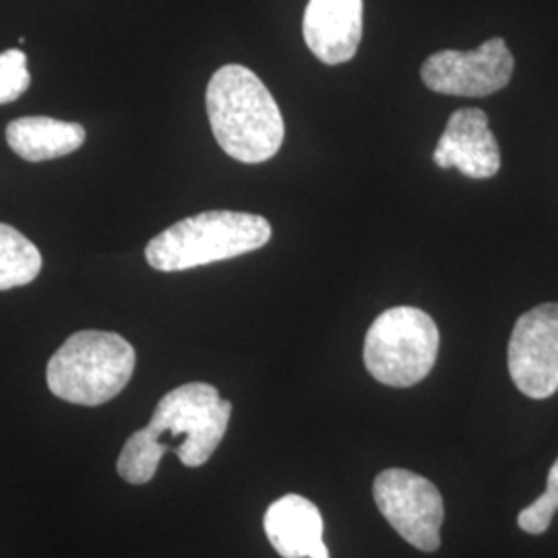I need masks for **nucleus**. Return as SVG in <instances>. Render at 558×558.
Here are the masks:
<instances>
[{
	"label": "nucleus",
	"mask_w": 558,
	"mask_h": 558,
	"mask_svg": "<svg viewBox=\"0 0 558 558\" xmlns=\"http://www.w3.org/2000/svg\"><path fill=\"white\" fill-rule=\"evenodd\" d=\"M230 416L232 403L214 385H180L160 399L149 424L124 442L117 463L120 478L147 484L170 451L186 468L205 465L220 447Z\"/></svg>",
	"instance_id": "obj_1"
},
{
	"label": "nucleus",
	"mask_w": 558,
	"mask_h": 558,
	"mask_svg": "<svg viewBox=\"0 0 558 558\" xmlns=\"http://www.w3.org/2000/svg\"><path fill=\"white\" fill-rule=\"evenodd\" d=\"M207 117L221 149L242 163L271 160L286 137L278 101L265 83L242 64L214 73L205 94Z\"/></svg>",
	"instance_id": "obj_2"
},
{
	"label": "nucleus",
	"mask_w": 558,
	"mask_h": 558,
	"mask_svg": "<svg viewBox=\"0 0 558 558\" xmlns=\"http://www.w3.org/2000/svg\"><path fill=\"white\" fill-rule=\"evenodd\" d=\"M271 240V223L244 211H203L149 240L145 259L163 274L186 271L259 251Z\"/></svg>",
	"instance_id": "obj_3"
},
{
	"label": "nucleus",
	"mask_w": 558,
	"mask_h": 558,
	"mask_svg": "<svg viewBox=\"0 0 558 558\" xmlns=\"http://www.w3.org/2000/svg\"><path fill=\"white\" fill-rule=\"evenodd\" d=\"M135 348L112 331L85 329L66 339L46 366L48 389L75 405L117 398L135 371Z\"/></svg>",
	"instance_id": "obj_4"
},
{
	"label": "nucleus",
	"mask_w": 558,
	"mask_h": 558,
	"mask_svg": "<svg viewBox=\"0 0 558 558\" xmlns=\"http://www.w3.org/2000/svg\"><path fill=\"white\" fill-rule=\"evenodd\" d=\"M439 327L416 306L385 311L364 338V366L387 387H414L426 379L439 354Z\"/></svg>",
	"instance_id": "obj_5"
},
{
	"label": "nucleus",
	"mask_w": 558,
	"mask_h": 558,
	"mask_svg": "<svg viewBox=\"0 0 558 558\" xmlns=\"http://www.w3.org/2000/svg\"><path fill=\"white\" fill-rule=\"evenodd\" d=\"M380 515L401 538L422 553H435L440 546V525L445 502L430 480L408 470H385L373 484Z\"/></svg>",
	"instance_id": "obj_6"
},
{
	"label": "nucleus",
	"mask_w": 558,
	"mask_h": 558,
	"mask_svg": "<svg viewBox=\"0 0 558 558\" xmlns=\"http://www.w3.org/2000/svg\"><path fill=\"white\" fill-rule=\"evenodd\" d=\"M515 59L502 38L484 41L476 50H442L424 60L420 75L428 89L459 96L484 98L509 85Z\"/></svg>",
	"instance_id": "obj_7"
},
{
	"label": "nucleus",
	"mask_w": 558,
	"mask_h": 558,
	"mask_svg": "<svg viewBox=\"0 0 558 558\" xmlns=\"http://www.w3.org/2000/svg\"><path fill=\"white\" fill-rule=\"evenodd\" d=\"M509 375L523 396L546 399L558 391V302L519 317L509 339Z\"/></svg>",
	"instance_id": "obj_8"
},
{
	"label": "nucleus",
	"mask_w": 558,
	"mask_h": 558,
	"mask_svg": "<svg viewBox=\"0 0 558 558\" xmlns=\"http://www.w3.org/2000/svg\"><path fill=\"white\" fill-rule=\"evenodd\" d=\"M433 160L442 170L458 168L468 179H493L499 174V143L490 131L486 112L478 108H461L453 112L447 120Z\"/></svg>",
	"instance_id": "obj_9"
},
{
	"label": "nucleus",
	"mask_w": 558,
	"mask_h": 558,
	"mask_svg": "<svg viewBox=\"0 0 558 558\" xmlns=\"http://www.w3.org/2000/svg\"><path fill=\"white\" fill-rule=\"evenodd\" d=\"M364 27V0H308L302 36L325 64H341L359 52Z\"/></svg>",
	"instance_id": "obj_10"
},
{
	"label": "nucleus",
	"mask_w": 558,
	"mask_h": 558,
	"mask_svg": "<svg viewBox=\"0 0 558 558\" xmlns=\"http://www.w3.org/2000/svg\"><path fill=\"white\" fill-rule=\"evenodd\" d=\"M263 525L281 558H329L319 507L300 495H286L269 505Z\"/></svg>",
	"instance_id": "obj_11"
},
{
	"label": "nucleus",
	"mask_w": 558,
	"mask_h": 558,
	"mask_svg": "<svg viewBox=\"0 0 558 558\" xmlns=\"http://www.w3.org/2000/svg\"><path fill=\"white\" fill-rule=\"evenodd\" d=\"M7 143L25 161L57 160L80 149L85 129L50 117H23L7 126Z\"/></svg>",
	"instance_id": "obj_12"
},
{
	"label": "nucleus",
	"mask_w": 558,
	"mask_h": 558,
	"mask_svg": "<svg viewBox=\"0 0 558 558\" xmlns=\"http://www.w3.org/2000/svg\"><path fill=\"white\" fill-rule=\"evenodd\" d=\"M40 269L38 246L13 226L0 223V292L32 283Z\"/></svg>",
	"instance_id": "obj_13"
},
{
	"label": "nucleus",
	"mask_w": 558,
	"mask_h": 558,
	"mask_svg": "<svg viewBox=\"0 0 558 558\" xmlns=\"http://www.w3.org/2000/svg\"><path fill=\"white\" fill-rule=\"evenodd\" d=\"M558 511V459L555 461V465L550 468L548 472V486L544 490V495L539 499L534 500L530 507H525L521 513H519L518 523L519 527L525 532V534H532V536H539L544 534L553 518Z\"/></svg>",
	"instance_id": "obj_14"
},
{
	"label": "nucleus",
	"mask_w": 558,
	"mask_h": 558,
	"mask_svg": "<svg viewBox=\"0 0 558 558\" xmlns=\"http://www.w3.org/2000/svg\"><path fill=\"white\" fill-rule=\"evenodd\" d=\"M32 85L27 57L21 50H4L0 54V106L20 100Z\"/></svg>",
	"instance_id": "obj_15"
}]
</instances>
